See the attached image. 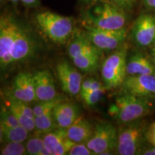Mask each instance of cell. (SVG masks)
<instances>
[{
	"instance_id": "obj_1",
	"label": "cell",
	"mask_w": 155,
	"mask_h": 155,
	"mask_svg": "<svg viewBox=\"0 0 155 155\" xmlns=\"http://www.w3.org/2000/svg\"><path fill=\"white\" fill-rule=\"evenodd\" d=\"M38 28L51 41L59 45L66 42L74 32L71 17L50 11L39 12L35 16Z\"/></svg>"
},
{
	"instance_id": "obj_25",
	"label": "cell",
	"mask_w": 155,
	"mask_h": 155,
	"mask_svg": "<svg viewBox=\"0 0 155 155\" xmlns=\"http://www.w3.org/2000/svg\"><path fill=\"white\" fill-rule=\"evenodd\" d=\"M26 147L22 142L7 141V144L2 147L1 155H23L26 154Z\"/></svg>"
},
{
	"instance_id": "obj_24",
	"label": "cell",
	"mask_w": 155,
	"mask_h": 155,
	"mask_svg": "<svg viewBox=\"0 0 155 155\" xmlns=\"http://www.w3.org/2000/svg\"><path fill=\"white\" fill-rule=\"evenodd\" d=\"M64 101V98L61 97H56L52 100L40 101L33 107L35 116H40L42 114H46L48 112L54 111V108L57 106L60 103Z\"/></svg>"
},
{
	"instance_id": "obj_38",
	"label": "cell",
	"mask_w": 155,
	"mask_h": 155,
	"mask_svg": "<svg viewBox=\"0 0 155 155\" xmlns=\"http://www.w3.org/2000/svg\"><path fill=\"white\" fill-rule=\"evenodd\" d=\"M152 55V62H153V64H154V69H155V48H153Z\"/></svg>"
},
{
	"instance_id": "obj_37",
	"label": "cell",
	"mask_w": 155,
	"mask_h": 155,
	"mask_svg": "<svg viewBox=\"0 0 155 155\" xmlns=\"http://www.w3.org/2000/svg\"><path fill=\"white\" fill-rule=\"evenodd\" d=\"M81 1L84 4H86V5H91V4L96 3L97 0H81Z\"/></svg>"
},
{
	"instance_id": "obj_8",
	"label": "cell",
	"mask_w": 155,
	"mask_h": 155,
	"mask_svg": "<svg viewBox=\"0 0 155 155\" xmlns=\"http://www.w3.org/2000/svg\"><path fill=\"white\" fill-rule=\"evenodd\" d=\"M121 86L127 94L141 98H155V74L127 75Z\"/></svg>"
},
{
	"instance_id": "obj_35",
	"label": "cell",
	"mask_w": 155,
	"mask_h": 155,
	"mask_svg": "<svg viewBox=\"0 0 155 155\" xmlns=\"http://www.w3.org/2000/svg\"><path fill=\"white\" fill-rule=\"evenodd\" d=\"M143 2L149 8L155 9V0H143Z\"/></svg>"
},
{
	"instance_id": "obj_36",
	"label": "cell",
	"mask_w": 155,
	"mask_h": 155,
	"mask_svg": "<svg viewBox=\"0 0 155 155\" xmlns=\"http://www.w3.org/2000/svg\"><path fill=\"white\" fill-rule=\"evenodd\" d=\"M40 155H52L50 151L45 146L44 147V148L42 149L41 152L40 153Z\"/></svg>"
},
{
	"instance_id": "obj_32",
	"label": "cell",
	"mask_w": 155,
	"mask_h": 155,
	"mask_svg": "<svg viewBox=\"0 0 155 155\" xmlns=\"http://www.w3.org/2000/svg\"><path fill=\"white\" fill-rule=\"evenodd\" d=\"M93 81H94V78H87L84 81H83L82 84H81V92L80 94H84V93L88 92L89 90H90L91 86V84L93 83Z\"/></svg>"
},
{
	"instance_id": "obj_40",
	"label": "cell",
	"mask_w": 155,
	"mask_h": 155,
	"mask_svg": "<svg viewBox=\"0 0 155 155\" xmlns=\"http://www.w3.org/2000/svg\"><path fill=\"white\" fill-rule=\"evenodd\" d=\"M0 1H1V2H4V1H5V0H0Z\"/></svg>"
},
{
	"instance_id": "obj_10",
	"label": "cell",
	"mask_w": 155,
	"mask_h": 155,
	"mask_svg": "<svg viewBox=\"0 0 155 155\" xmlns=\"http://www.w3.org/2000/svg\"><path fill=\"white\" fill-rule=\"evenodd\" d=\"M35 50V43L28 31L19 28L18 34L15 38L10 50L5 67L8 68L12 64L25 61L32 56Z\"/></svg>"
},
{
	"instance_id": "obj_27",
	"label": "cell",
	"mask_w": 155,
	"mask_h": 155,
	"mask_svg": "<svg viewBox=\"0 0 155 155\" xmlns=\"http://www.w3.org/2000/svg\"><path fill=\"white\" fill-rule=\"evenodd\" d=\"M27 154L30 155H40V153L45 147L43 138L40 137H34L27 140L26 144Z\"/></svg>"
},
{
	"instance_id": "obj_26",
	"label": "cell",
	"mask_w": 155,
	"mask_h": 155,
	"mask_svg": "<svg viewBox=\"0 0 155 155\" xmlns=\"http://www.w3.org/2000/svg\"><path fill=\"white\" fill-rule=\"evenodd\" d=\"M20 125L17 118L13 115L12 113L9 111V108L5 107H2L1 110V124H0V129H9L17 126Z\"/></svg>"
},
{
	"instance_id": "obj_23",
	"label": "cell",
	"mask_w": 155,
	"mask_h": 155,
	"mask_svg": "<svg viewBox=\"0 0 155 155\" xmlns=\"http://www.w3.org/2000/svg\"><path fill=\"white\" fill-rule=\"evenodd\" d=\"M35 129L42 133L46 134L54 130L58 126L54 117L53 111L35 116Z\"/></svg>"
},
{
	"instance_id": "obj_3",
	"label": "cell",
	"mask_w": 155,
	"mask_h": 155,
	"mask_svg": "<svg viewBox=\"0 0 155 155\" xmlns=\"http://www.w3.org/2000/svg\"><path fill=\"white\" fill-rule=\"evenodd\" d=\"M152 104L149 98H141L124 93L118 96L111 107L110 113L121 124L137 121L150 111Z\"/></svg>"
},
{
	"instance_id": "obj_22",
	"label": "cell",
	"mask_w": 155,
	"mask_h": 155,
	"mask_svg": "<svg viewBox=\"0 0 155 155\" xmlns=\"http://www.w3.org/2000/svg\"><path fill=\"white\" fill-rule=\"evenodd\" d=\"M30 131L22 126L18 125L17 127L1 130V140L15 142H22L28 140Z\"/></svg>"
},
{
	"instance_id": "obj_15",
	"label": "cell",
	"mask_w": 155,
	"mask_h": 155,
	"mask_svg": "<svg viewBox=\"0 0 155 155\" xmlns=\"http://www.w3.org/2000/svg\"><path fill=\"white\" fill-rule=\"evenodd\" d=\"M33 77L37 100L45 101L58 96L53 77L48 70L36 71Z\"/></svg>"
},
{
	"instance_id": "obj_30",
	"label": "cell",
	"mask_w": 155,
	"mask_h": 155,
	"mask_svg": "<svg viewBox=\"0 0 155 155\" xmlns=\"http://www.w3.org/2000/svg\"><path fill=\"white\" fill-rule=\"evenodd\" d=\"M109 1L127 11L132 9L138 0H109Z\"/></svg>"
},
{
	"instance_id": "obj_12",
	"label": "cell",
	"mask_w": 155,
	"mask_h": 155,
	"mask_svg": "<svg viewBox=\"0 0 155 155\" xmlns=\"http://www.w3.org/2000/svg\"><path fill=\"white\" fill-rule=\"evenodd\" d=\"M20 26L10 17H2L0 22V63L5 68L9 50L17 38Z\"/></svg>"
},
{
	"instance_id": "obj_13",
	"label": "cell",
	"mask_w": 155,
	"mask_h": 155,
	"mask_svg": "<svg viewBox=\"0 0 155 155\" xmlns=\"http://www.w3.org/2000/svg\"><path fill=\"white\" fill-rule=\"evenodd\" d=\"M12 95L17 99L27 103L37 100L33 74L28 72L18 73L13 81Z\"/></svg>"
},
{
	"instance_id": "obj_17",
	"label": "cell",
	"mask_w": 155,
	"mask_h": 155,
	"mask_svg": "<svg viewBox=\"0 0 155 155\" xmlns=\"http://www.w3.org/2000/svg\"><path fill=\"white\" fill-rule=\"evenodd\" d=\"M58 127L67 129L80 117V112L75 104L71 102L60 103L53 111Z\"/></svg>"
},
{
	"instance_id": "obj_5",
	"label": "cell",
	"mask_w": 155,
	"mask_h": 155,
	"mask_svg": "<svg viewBox=\"0 0 155 155\" xmlns=\"http://www.w3.org/2000/svg\"><path fill=\"white\" fill-rule=\"evenodd\" d=\"M127 46L121 45L114 50L101 65V76L106 88L113 89L121 86L127 73Z\"/></svg>"
},
{
	"instance_id": "obj_39",
	"label": "cell",
	"mask_w": 155,
	"mask_h": 155,
	"mask_svg": "<svg viewBox=\"0 0 155 155\" xmlns=\"http://www.w3.org/2000/svg\"><path fill=\"white\" fill-rule=\"evenodd\" d=\"M10 1L12 2L13 4H17L18 2L19 1V0H10Z\"/></svg>"
},
{
	"instance_id": "obj_9",
	"label": "cell",
	"mask_w": 155,
	"mask_h": 155,
	"mask_svg": "<svg viewBox=\"0 0 155 155\" xmlns=\"http://www.w3.org/2000/svg\"><path fill=\"white\" fill-rule=\"evenodd\" d=\"M134 41L139 47H150L155 43V17L150 14L139 15L134 23Z\"/></svg>"
},
{
	"instance_id": "obj_14",
	"label": "cell",
	"mask_w": 155,
	"mask_h": 155,
	"mask_svg": "<svg viewBox=\"0 0 155 155\" xmlns=\"http://www.w3.org/2000/svg\"><path fill=\"white\" fill-rule=\"evenodd\" d=\"M43 139L45 146L50 151L52 155L68 154L71 147L75 144L68 138L66 129L60 127L46 133Z\"/></svg>"
},
{
	"instance_id": "obj_16",
	"label": "cell",
	"mask_w": 155,
	"mask_h": 155,
	"mask_svg": "<svg viewBox=\"0 0 155 155\" xmlns=\"http://www.w3.org/2000/svg\"><path fill=\"white\" fill-rule=\"evenodd\" d=\"M8 108L21 126L30 132L35 129L33 108H31L28 103L17 99L12 95L8 99Z\"/></svg>"
},
{
	"instance_id": "obj_31",
	"label": "cell",
	"mask_w": 155,
	"mask_h": 155,
	"mask_svg": "<svg viewBox=\"0 0 155 155\" xmlns=\"http://www.w3.org/2000/svg\"><path fill=\"white\" fill-rule=\"evenodd\" d=\"M147 139L155 146V122L152 124L147 131Z\"/></svg>"
},
{
	"instance_id": "obj_29",
	"label": "cell",
	"mask_w": 155,
	"mask_h": 155,
	"mask_svg": "<svg viewBox=\"0 0 155 155\" xmlns=\"http://www.w3.org/2000/svg\"><path fill=\"white\" fill-rule=\"evenodd\" d=\"M68 155H92L94 154L87 147L86 143H75L68 153Z\"/></svg>"
},
{
	"instance_id": "obj_33",
	"label": "cell",
	"mask_w": 155,
	"mask_h": 155,
	"mask_svg": "<svg viewBox=\"0 0 155 155\" xmlns=\"http://www.w3.org/2000/svg\"><path fill=\"white\" fill-rule=\"evenodd\" d=\"M26 7H34L39 4V0H20Z\"/></svg>"
},
{
	"instance_id": "obj_2",
	"label": "cell",
	"mask_w": 155,
	"mask_h": 155,
	"mask_svg": "<svg viewBox=\"0 0 155 155\" xmlns=\"http://www.w3.org/2000/svg\"><path fill=\"white\" fill-rule=\"evenodd\" d=\"M87 13L88 25L106 30L124 28L127 17L125 10L109 0H99Z\"/></svg>"
},
{
	"instance_id": "obj_28",
	"label": "cell",
	"mask_w": 155,
	"mask_h": 155,
	"mask_svg": "<svg viewBox=\"0 0 155 155\" xmlns=\"http://www.w3.org/2000/svg\"><path fill=\"white\" fill-rule=\"evenodd\" d=\"M105 89L106 88H103L98 89V90L89 91L81 95L87 105L94 106L101 99L103 96L104 95V93H105Z\"/></svg>"
},
{
	"instance_id": "obj_18",
	"label": "cell",
	"mask_w": 155,
	"mask_h": 155,
	"mask_svg": "<svg viewBox=\"0 0 155 155\" xmlns=\"http://www.w3.org/2000/svg\"><path fill=\"white\" fill-rule=\"evenodd\" d=\"M94 131L91 124L83 117H79L66 129L68 137L75 143H86L91 138Z\"/></svg>"
},
{
	"instance_id": "obj_7",
	"label": "cell",
	"mask_w": 155,
	"mask_h": 155,
	"mask_svg": "<svg viewBox=\"0 0 155 155\" xmlns=\"http://www.w3.org/2000/svg\"><path fill=\"white\" fill-rule=\"evenodd\" d=\"M118 130L108 122H101L94 127L93 136L86 143L94 154H111L117 147Z\"/></svg>"
},
{
	"instance_id": "obj_4",
	"label": "cell",
	"mask_w": 155,
	"mask_h": 155,
	"mask_svg": "<svg viewBox=\"0 0 155 155\" xmlns=\"http://www.w3.org/2000/svg\"><path fill=\"white\" fill-rule=\"evenodd\" d=\"M146 124L140 119L123 124L118 130L116 151L120 155L140 154L147 139Z\"/></svg>"
},
{
	"instance_id": "obj_19",
	"label": "cell",
	"mask_w": 155,
	"mask_h": 155,
	"mask_svg": "<svg viewBox=\"0 0 155 155\" xmlns=\"http://www.w3.org/2000/svg\"><path fill=\"white\" fill-rule=\"evenodd\" d=\"M127 75L155 74L153 62L144 54L135 53L127 60Z\"/></svg>"
},
{
	"instance_id": "obj_20",
	"label": "cell",
	"mask_w": 155,
	"mask_h": 155,
	"mask_svg": "<svg viewBox=\"0 0 155 155\" xmlns=\"http://www.w3.org/2000/svg\"><path fill=\"white\" fill-rule=\"evenodd\" d=\"M99 49L83 52L73 58L72 61L77 68L83 72H91L98 66L100 61Z\"/></svg>"
},
{
	"instance_id": "obj_34",
	"label": "cell",
	"mask_w": 155,
	"mask_h": 155,
	"mask_svg": "<svg viewBox=\"0 0 155 155\" xmlns=\"http://www.w3.org/2000/svg\"><path fill=\"white\" fill-rule=\"evenodd\" d=\"M140 154H144V155H155V146L152 145V147L150 148L145 149L141 151Z\"/></svg>"
},
{
	"instance_id": "obj_6",
	"label": "cell",
	"mask_w": 155,
	"mask_h": 155,
	"mask_svg": "<svg viewBox=\"0 0 155 155\" xmlns=\"http://www.w3.org/2000/svg\"><path fill=\"white\" fill-rule=\"evenodd\" d=\"M127 30H106L92 26L85 25L84 34L91 42L101 51H114L123 45L127 37Z\"/></svg>"
},
{
	"instance_id": "obj_11",
	"label": "cell",
	"mask_w": 155,
	"mask_h": 155,
	"mask_svg": "<svg viewBox=\"0 0 155 155\" xmlns=\"http://www.w3.org/2000/svg\"><path fill=\"white\" fill-rule=\"evenodd\" d=\"M56 72L61 88L65 94L75 96L81 92L83 77L75 67L67 61H62L57 65Z\"/></svg>"
},
{
	"instance_id": "obj_21",
	"label": "cell",
	"mask_w": 155,
	"mask_h": 155,
	"mask_svg": "<svg viewBox=\"0 0 155 155\" xmlns=\"http://www.w3.org/2000/svg\"><path fill=\"white\" fill-rule=\"evenodd\" d=\"M98 49L86 38L84 32H75L68 47V55L71 60L83 52Z\"/></svg>"
}]
</instances>
